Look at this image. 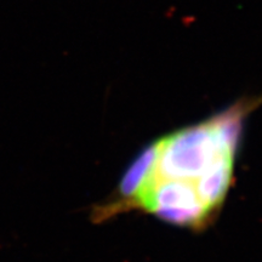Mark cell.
Masks as SVG:
<instances>
[{
    "label": "cell",
    "instance_id": "6da1fadb",
    "mask_svg": "<svg viewBox=\"0 0 262 262\" xmlns=\"http://www.w3.org/2000/svg\"><path fill=\"white\" fill-rule=\"evenodd\" d=\"M261 106L262 94L241 97L153 140L129 164L116 189L93 206L91 221L140 212L196 233L208 229L234 185L248 118Z\"/></svg>",
    "mask_w": 262,
    "mask_h": 262
}]
</instances>
